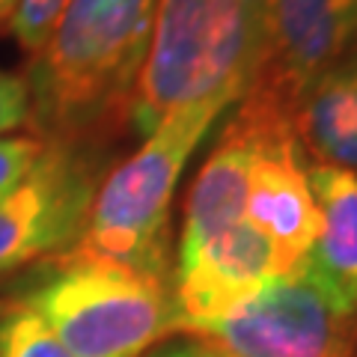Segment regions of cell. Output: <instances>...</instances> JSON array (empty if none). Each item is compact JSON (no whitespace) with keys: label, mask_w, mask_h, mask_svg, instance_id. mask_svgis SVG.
<instances>
[{"label":"cell","mask_w":357,"mask_h":357,"mask_svg":"<svg viewBox=\"0 0 357 357\" xmlns=\"http://www.w3.org/2000/svg\"><path fill=\"white\" fill-rule=\"evenodd\" d=\"M152 18L155 0H66L27 75L45 140L84 146L128 122Z\"/></svg>","instance_id":"6da1fadb"},{"label":"cell","mask_w":357,"mask_h":357,"mask_svg":"<svg viewBox=\"0 0 357 357\" xmlns=\"http://www.w3.org/2000/svg\"><path fill=\"white\" fill-rule=\"evenodd\" d=\"M265 45V0H155L128 122L146 137L176 110L250 89Z\"/></svg>","instance_id":"7a4b0ae2"},{"label":"cell","mask_w":357,"mask_h":357,"mask_svg":"<svg viewBox=\"0 0 357 357\" xmlns=\"http://www.w3.org/2000/svg\"><path fill=\"white\" fill-rule=\"evenodd\" d=\"M229 102H206L170 114L140 149L114 167L96 188L81 236L66 253L105 259L131 271L170 280L173 197L188 161Z\"/></svg>","instance_id":"3957f363"},{"label":"cell","mask_w":357,"mask_h":357,"mask_svg":"<svg viewBox=\"0 0 357 357\" xmlns=\"http://www.w3.org/2000/svg\"><path fill=\"white\" fill-rule=\"evenodd\" d=\"M24 304L72 357H146L176 333L170 280L89 256H54Z\"/></svg>","instance_id":"277c9868"},{"label":"cell","mask_w":357,"mask_h":357,"mask_svg":"<svg viewBox=\"0 0 357 357\" xmlns=\"http://www.w3.org/2000/svg\"><path fill=\"white\" fill-rule=\"evenodd\" d=\"M194 340L227 357H357V312L340 310L298 265Z\"/></svg>","instance_id":"5b68a950"},{"label":"cell","mask_w":357,"mask_h":357,"mask_svg":"<svg viewBox=\"0 0 357 357\" xmlns=\"http://www.w3.org/2000/svg\"><path fill=\"white\" fill-rule=\"evenodd\" d=\"M93 197V158L75 143L51 140L36 170L0 199V274L69 250Z\"/></svg>","instance_id":"8992f818"},{"label":"cell","mask_w":357,"mask_h":357,"mask_svg":"<svg viewBox=\"0 0 357 357\" xmlns=\"http://www.w3.org/2000/svg\"><path fill=\"white\" fill-rule=\"evenodd\" d=\"M354 54L357 0H265L262 60L248 93L295 116L307 86Z\"/></svg>","instance_id":"52a82bcc"},{"label":"cell","mask_w":357,"mask_h":357,"mask_svg":"<svg viewBox=\"0 0 357 357\" xmlns=\"http://www.w3.org/2000/svg\"><path fill=\"white\" fill-rule=\"evenodd\" d=\"M280 274L283 268L271 241L250 220L236 223L191 250H178L170 283L176 331L197 337L211 321L248 304Z\"/></svg>","instance_id":"ba28073f"},{"label":"cell","mask_w":357,"mask_h":357,"mask_svg":"<svg viewBox=\"0 0 357 357\" xmlns=\"http://www.w3.org/2000/svg\"><path fill=\"white\" fill-rule=\"evenodd\" d=\"M280 259L283 274L307 259L316 241L319 211L312 203L304 149L295 137L292 119L274 122L262 137L250 170V194H248V215Z\"/></svg>","instance_id":"9c48e42d"},{"label":"cell","mask_w":357,"mask_h":357,"mask_svg":"<svg viewBox=\"0 0 357 357\" xmlns=\"http://www.w3.org/2000/svg\"><path fill=\"white\" fill-rule=\"evenodd\" d=\"M307 182L319 229L301 268L340 310L357 312V173L316 164Z\"/></svg>","instance_id":"30bf717a"},{"label":"cell","mask_w":357,"mask_h":357,"mask_svg":"<svg viewBox=\"0 0 357 357\" xmlns=\"http://www.w3.org/2000/svg\"><path fill=\"white\" fill-rule=\"evenodd\" d=\"M292 126L301 149L319 164L357 173V54L307 86Z\"/></svg>","instance_id":"8fae6325"},{"label":"cell","mask_w":357,"mask_h":357,"mask_svg":"<svg viewBox=\"0 0 357 357\" xmlns=\"http://www.w3.org/2000/svg\"><path fill=\"white\" fill-rule=\"evenodd\" d=\"M0 357H72L24 301L0 307Z\"/></svg>","instance_id":"7c38bea8"},{"label":"cell","mask_w":357,"mask_h":357,"mask_svg":"<svg viewBox=\"0 0 357 357\" xmlns=\"http://www.w3.org/2000/svg\"><path fill=\"white\" fill-rule=\"evenodd\" d=\"M51 140L45 137H27V134H15V137H0V199L13 194L24 178L36 170L39 161L45 158Z\"/></svg>","instance_id":"4fadbf2b"},{"label":"cell","mask_w":357,"mask_h":357,"mask_svg":"<svg viewBox=\"0 0 357 357\" xmlns=\"http://www.w3.org/2000/svg\"><path fill=\"white\" fill-rule=\"evenodd\" d=\"M66 0H18L15 21H13V36L18 42V48L33 60L42 51L45 39L54 27V21L63 13Z\"/></svg>","instance_id":"5bb4252c"},{"label":"cell","mask_w":357,"mask_h":357,"mask_svg":"<svg viewBox=\"0 0 357 357\" xmlns=\"http://www.w3.org/2000/svg\"><path fill=\"white\" fill-rule=\"evenodd\" d=\"M33 122V102L24 75L0 69V137Z\"/></svg>","instance_id":"9a60e30c"},{"label":"cell","mask_w":357,"mask_h":357,"mask_svg":"<svg viewBox=\"0 0 357 357\" xmlns=\"http://www.w3.org/2000/svg\"><path fill=\"white\" fill-rule=\"evenodd\" d=\"M146 357H227L220 349H215L211 342L206 340H182V342H170V345H161V349L149 351Z\"/></svg>","instance_id":"2e32d148"},{"label":"cell","mask_w":357,"mask_h":357,"mask_svg":"<svg viewBox=\"0 0 357 357\" xmlns=\"http://www.w3.org/2000/svg\"><path fill=\"white\" fill-rule=\"evenodd\" d=\"M15 9H18V0H0V36H6V33H13Z\"/></svg>","instance_id":"e0dca14e"}]
</instances>
